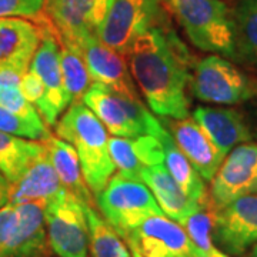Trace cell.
<instances>
[{
	"instance_id": "cell-1",
	"label": "cell",
	"mask_w": 257,
	"mask_h": 257,
	"mask_svg": "<svg viewBox=\"0 0 257 257\" xmlns=\"http://www.w3.org/2000/svg\"><path fill=\"white\" fill-rule=\"evenodd\" d=\"M124 59L150 110L166 119L189 117L187 86L196 63L170 20L139 36Z\"/></svg>"
},
{
	"instance_id": "cell-2",
	"label": "cell",
	"mask_w": 257,
	"mask_h": 257,
	"mask_svg": "<svg viewBox=\"0 0 257 257\" xmlns=\"http://www.w3.org/2000/svg\"><path fill=\"white\" fill-rule=\"evenodd\" d=\"M56 136L74 147L84 182L96 197L116 170L109 153L106 127L82 100L73 101L56 123Z\"/></svg>"
},
{
	"instance_id": "cell-3",
	"label": "cell",
	"mask_w": 257,
	"mask_h": 257,
	"mask_svg": "<svg viewBox=\"0 0 257 257\" xmlns=\"http://www.w3.org/2000/svg\"><path fill=\"white\" fill-rule=\"evenodd\" d=\"M193 46L236 60L233 13L223 0H163Z\"/></svg>"
},
{
	"instance_id": "cell-4",
	"label": "cell",
	"mask_w": 257,
	"mask_h": 257,
	"mask_svg": "<svg viewBox=\"0 0 257 257\" xmlns=\"http://www.w3.org/2000/svg\"><path fill=\"white\" fill-rule=\"evenodd\" d=\"M82 101L116 138H159L166 130L140 97L120 94L100 83L93 82Z\"/></svg>"
},
{
	"instance_id": "cell-5",
	"label": "cell",
	"mask_w": 257,
	"mask_h": 257,
	"mask_svg": "<svg viewBox=\"0 0 257 257\" xmlns=\"http://www.w3.org/2000/svg\"><path fill=\"white\" fill-rule=\"evenodd\" d=\"M101 214L123 237L147 219L165 214L150 189L142 180L121 175L111 176L107 186L96 196Z\"/></svg>"
},
{
	"instance_id": "cell-6",
	"label": "cell",
	"mask_w": 257,
	"mask_h": 257,
	"mask_svg": "<svg viewBox=\"0 0 257 257\" xmlns=\"http://www.w3.org/2000/svg\"><path fill=\"white\" fill-rule=\"evenodd\" d=\"M190 89L197 100L213 104H240L257 94V83L229 59L210 55L197 60Z\"/></svg>"
},
{
	"instance_id": "cell-7",
	"label": "cell",
	"mask_w": 257,
	"mask_h": 257,
	"mask_svg": "<svg viewBox=\"0 0 257 257\" xmlns=\"http://www.w3.org/2000/svg\"><path fill=\"white\" fill-rule=\"evenodd\" d=\"M49 247L57 257H87L86 204L66 189L43 206Z\"/></svg>"
},
{
	"instance_id": "cell-8",
	"label": "cell",
	"mask_w": 257,
	"mask_h": 257,
	"mask_svg": "<svg viewBox=\"0 0 257 257\" xmlns=\"http://www.w3.org/2000/svg\"><path fill=\"white\" fill-rule=\"evenodd\" d=\"M167 20L170 19L163 0H111L97 37L124 56L139 36Z\"/></svg>"
},
{
	"instance_id": "cell-9",
	"label": "cell",
	"mask_w": 257,
	"mask_h": 257,
	"mask_svg": "<svg viewBox=\"0 0 257 257\" xmlns=\"http://www.w3.org/2000/svg\"><path fill=\"white\" fill-rule=\"evenodd\" d=\"M35 22L40 29L42 40L29 70L37 74L45 87V96L37 111L47 126H55L59 117L70 106L60 70V43L57 32L46 15L42 13Z\"/></svg>"
},
{
	"instance_id": "cell-10",
	"label": "cell",
	"mask_w": 257,
	"mask_h": 257,
	"mask_svg": "<svg viewBox=\"0 0 257 257\" xmlns=\"http://www.w3.org/2000/svg\"><path fill=\"white\" fill-rule=\"evenodd\" d=\"M121 239L143 257H200L186 230L165 214L147 219Z\"/></svg>"
},
{
	"instance_id": "cell-11",
	"label": "cell",
	"mask_w": 257,
	"mask_h": 257,
	"mask_svg": "<svg viewBox=\"0 0 257 257\" xmlns=\"http://www.w3.org/2000/svg\"><path fill=\"white\" fill-rule=\"evenodd\" d=\"M213 241L227 256H240L257 243V194H247L214 210Z\"/></svg>"
},
{
	"instance_id": "cell-12",
	"label": "cell",
	"mask_w": 257,
	"mask_h": 257,
	"mask_svg": "<svg viewBox=\"0 0 257 257\" xmlns=\"http://www.w3.org/2000/svg\"><path fill=\"white\" fill-rule=\"evenodd\" d=\"M247 194H257V145L243 143L224 157L213 177L210 200L217 210Z\"/></svg>"
},
{
	"instance_id": "cell-13",
	"label": "cell",
	"mask_w": 257,
	"mask_h": 257,
	"mask_svg": "<svg viewBox=\"0 0 257 257\" xmlns=\"http://www.w3.org/2000/svg\"><path fill=\"white\" fill-rule=\"evenodd\" d=\"M111 0H46L45 15L60 42L79 46L97 30L110 8Z\"/></svg>"
},
{
	"instance_id": "cell-14",
	"label": "cell",
	"mask_w": 257,
	"mask_h": 257,
	"mask_svg": "<svg viewBox=\"0 0 257 257\" xmlns=\"http://www.w3.org/2000/svg\"><path fill=\"white\" fill-rule=\"evenodd\" d=\"M77 47L84 57L92 82L104 84L120 94L139 97L124 56L106 46L96 35L86 37Z\"/></svg>"
},
{
	"instance_id": "cell-15",
	"label": "cell",
	"mask_w": 257,
	"mask_h": 257,
	"mask_svg": "<svg viewBox=\"0 0 257 257\" xmlns=\"http://www.w3.org/2000/svg\"><path fill=\"white\" fill-rule=\"evenodd\" d=\"M16 206V217L0 257H47V241L43 204L23 203Z\"/></svg>"
},
{
	"instance_id": "cell-16",
	"label": "cell",
	"mask_w": 257,
	"mask_h": 257,
	"mask_svg": "<svg viewBox=\"0 0 257 257\" xmlns=\"http://www.w3.org/2000/svg\"><path fill=\"white\" fill-rule=\"evenodd\" d=\"M192 116L223 157L227 156L236 146L253 140L247 117L237 109L199 106Z\"/></svg>"
},
{
	"instance_id": "cell-17",
	"label": "cell",
	"mask_w": 257,
	"mask_h": 257,
	"mask_svg": "<svg viewBox=\"0 0 257 257\" xmlns=\"http://www.w3.org/2000/svg\"><path fill=\"white\" fill-rule=\"evenodd\" d=\"M169 133L175 140L176 146L190 162L194 170L204 182H211L224 157L213 145L209 136L193 119H167Z\"/></svg>"
},
{
	"instance_id": "cell-18",
	"label": "cell",
	"mask_w": 257,
	"mask_h": 257,
	"mask_svg": "<svg viewBox=\"0 0 257 257\" xmlns=\"http://www.w3.org/2000/svg\"><path fill=\"white\" fill-rule=\"evenodd\" d=\"M40 40L36 23L22 18H0V70L29 72Z\"/></svg>"
},
{
	"instance_id": "cell-19",
	"label": "cell",
	"mask_w": 257,
	"mask_h": 257,
	"mask_svg": "<svg viewBox=\"0 0 257 257\" xmlns=\"http://www.w3.org/2000/svg\"><path fill=\"white\" fill-rule=\"evenodd\" d=\"M64 187L60 183L55 167L50 162L46 147V152L29 166L22 177L15 183L9 184L8 203H39L45 206Z\"/></svg>"
},
{
	"instance_id": "cell-20",
	"label": "cell",
	"mask_w": 257,
	"mask_h": 257,
	"mask_svg": "<svg viewBox=\"0 0 257 257\" xmlns=\"http://www.w3.org/2000/svg\"><path fill=\"white\" fill-rule=\"evenodd\" d=\"M140 180L153 193L157 204L160 206L165 216L177 221L179 224L189 216H192L193 213L203 207H207L190 199L182 190V187L176 183V180L167 172L165 165L146 167L142 172Z\"/></svg>"
},
{
	"instance_id": "cell-21",
	"label": "cell",
	"mask_w": 257,
	"mask_h": 257,
	"mask_svg": "<svg viewBox=\"0 0 257 257\" xmlns=\"http://www.w3.org/2000/svg\"><path fill=\"white\" fill-rule=\"evenodd\" d=\"M45 145L62 186L84 204L94 206L92 192L84 182L80 160L74 147L53 135L47 139Z\"/></svg>"
},
{
	"instance_id": "cell-22",
	"label": "cell",
	"mask_w": 257,
	"mask_h": 257,
	"mask_svg": "<svg viewBox=\"0 0 257 257\" xmlns=\"http://www.w3.org/2000/svg\"><path fill=\"white\" fill-rule=\"evenodd\" d=\"M159 140L162 142V146L165 150V167L170 176L176 180L190 199L197 202L202 206H210V194L207 193L206 184L200 175L194 170V167L190 165V162L186 159L183 153L176 146L175 140L169 130L166 128L165 132L159 136Z\"/></svg>"
},
{
	"instance_id": "cell-23",
	"label": "cell",
	"mask_w": 257,
	"mask_h": 257,
	"mask_svg": "<svg viewBox=\"0 0 257 257\" xmlns=\"http://www.w3.org/2000/svg\"><path fill=\"white\" fill-rule=\"evenodd\" d=\"M45 152V142L28 140L0 132V173L9 184L15 183Z\"/></svg>"
},
{
	"instance_id": "cell-24",
	"label": "cell",
	"mask_w": 257,
	"mask_h": 257,
	"mask_svg": "<svg viewBox=\"0 0 257 257\" xmlns=\"http://www.w3.org/2000/svg\"><path fill=\"white\" fill-rule=\"evenodd\" d=\"M231 13L236 60L257 69V0H239Z\"/></svg>"
},
{
	"instance_id": "cell-25",
	"label": "cell",
	"mask_w": 257,
	"mask_h": 257,
	"mask_svg": "<svg viewBox=\"0 0 257 257\" xmlns=\"http://www.w3.org/2000/svg\"><path fill=\"white\" fill-rule=\"evenodd\" d=\"M89 226V250L92 257H132L126 241L94 206L86 204Z\"/></svg>"
},
{
	"instance_id": "cell-26",
	"label": "cell",
	"mask_w": 257,
	"mask_h": 257,
	"mask_svg": "<svg viewBox=\"0 0 257 257\" xmlns=\"http://www.w3.org/2000/svg\"><path fill=\"white\" fill-rule=\"evenodd\" d=\"M60 70L67 99L70 104L80 101L89 90L92 79L80 49L67 42H60Z\"/></svg>"
},
{
	"instance_id": "cell-27",
	"label": "cell",
	"mask_w": 257,
	"mask_h": 257,
	"mask_svg": "<svg viewBox=\"0 0 257 257\" xmlns=\"http://www.w3.org/2000/svg\"><path fill=\"white\" fill-rule=\"evenodd\" d=\"M213 219H214V207L213 204L203 207L186 220L180 223V226L186 230L189 237L192 239L194 246L199 248L200 257H204L211 248L216 247L213 244Z\"/></svg>"
},
{
	"instance_id": "cell-28",
	"label": "cell",
	"mask_w": 257,
	"mask_h": 257,
	"mask_svg": "<svg viewBox=\"0 0 257 257\" xmlns=\"http://www.w3.org/2000/svg\"><path fill=\"white\" fill-rule=\"evenodd\" d=\"M109 153L114 167L119 170V175L132 180H140L145 166L135 152L133 139L109 138Z\"/></svg>"
},
{
	"instance_id": "cell-29",
	"label": "cell",
	"mask_w": 257,
	"mask_h": 257,
	"mask_svg": "<svg viewBox=\"0 0 257 257\" xmlns=\"http://www.w3.org/2000/svg\"><path fill=\"white\" fill-rule=\"evenodd\" d=\"M0 106L35 124H46L36 107L23 96L20 83H0Z\"/></svg>"
},
{
	"instance_id": "cell-30",
	"label": "cell",
	"mask_w": 257,
	"mask_h": 257,
	"mask_svg": "<svg viewBox=\"0 0 257 257\" xmlns=\"http://www.w3.org/2000/svg\"><path fill=\"white\" fill-rule=\"evenodd\" d=\"M0 132L28 140H36V142H46L52 136L47 124L30 123L28 120L16 116L8 109H5L3 106H0Z\"/></svg>"
},
{
	"instance_id": "cell-31",
	"label": "cell",
	"mask_w": 257,
	"mask_h": 257,
	"mask_svg": "<svg viewBox=\"0 0 257 257\" xmlns=\"http://www.w3.org/2000/svg\"><path fill=\"white\" fill-rule=\"evenodd\" d=\"M133 147L145 169L165 163V150L162 146V142L155 136L146 135V136L133 138Z\"/></svg>"
},
{
	"instance_id": "cell-32",
	"label": "cell",
	"mask_w": 257,
	"mask_h": 257,
	"mask_svg": "<svg viewBox=\"0 0 257 257\" xmlns=\"http://www.w3.org/2000/svg\"><path fill=\"white\" fill-rule=\"evenodd\" d=\"M46 0H0V18L37 19Z\"/></svg>"
},
{
	"instance_id": "cell-33",
	"label": "cell",
	"mask_w": 257,
	"mask_h": 257,
	"mask_svg": "<svg viewBox=\"0 0 257 257\" xmlns=\"http://www.w3.org/2000/svg\"><path fill=\"white\" fill-rule=\"evenodd\" d=\"M20 90L23 93V96L28 99L35 107H39V104L43 100V96H45V87L40 82V79L37 77V74L33 72H26V73L22 76V80H20Z\"/></svg>"
},
{
	"instance_id": "cell-34",
	"label": "cell",
	"mask_w": 257,
	"mask_h": 257,
	"mask_svg": "<svg viewBox=\"0 0 257 257\" xmlns=\"http://www.w3.org/2000/svg\"><path fill=\"white\" fill-rule=\"evenodd\" d=\"M15 217H16V206L15 204L6 203L0 207V253L5 247V243L9 236Z\"/></svg>"
},
{
	"instance_id": "cell-35",
	"label": "cell",
	"mask_w": 257,
	"mask_h": 257,
	"mask_svg": "<svg viewBox=\"0 0 257 257\" xmlns=\"http://www.w3.org/2000/svg\"><path fill=\"white\" fill-rule=\"evenodd\" d=\"M8 193H9V182L0 173V197H5L8 200Z\"/></svg>"
},
{
	"instance_id": "cell-36",
	"label": "cell",
	"mask_w": 257,
	"mask_h": 257,
	"mask_svg": "<svg viewBox=\"0 0 257 257\" xmlns=\"http://www.w3.org/2000/svg\"><path fill=\"white\" fill-rule=\"evenodd\" d=\"M248 126H250V130H251V136H253V140H257V107L256 111H254V117L253 120H248Z\"/></svg>"
},
{
	"instance_id": "cell-37",
	"label": "cell",
	"mask_w": 257,
	"mask_h": 257,
	"mask_svg": "<svg viewBox=\"0 0 257 257\" xmlns=\"http://www.w3.org/2000/svg\"><path fill=\"white\" fill-rule=\"evenodd\" d=\"M204 257H229V256H227L226 253H223V251L219 250L217 247H213Z\"/></svg>"
},
{
	"instance_id": "cell-38",
	"label": "cell",
	"mask_w": 257,
	"mask_h": 257,
	"mask_svg": "<svg viewBox=\"0 0 257 257\" xmlns=\"http://www.w3.org/2000/svg\"><path fill=\"white\" fill-rule=\"evenodd\" d=\"M130 251H132V257H143L142 254H140V253H139V251H136L135 248H130Z\"/></svg>"
},
{
	"instance_id": "cell-39",
	"label": "cell",
	"mask_w": 257,
	"mask_h": 257,
	"mask_svg": "<svg viewBox=\"0 0 257 257\" xmlns=\"http://www.w3.org/2000/svg\"><path fill=\"white\" fill-rule=\"evenodd\" d=\"M250 257H257V243L253 246V250H251V253H250Z\"/></svg>"
},
{
	"instance_id": "cell-40",
	"label": "cell",
	"mask_w": 257,
	"mask_h": 257,
	"mask_svg": "<svg viewBox=\"0 0 257 257\" xmlns=\"http://www.w3.org/2000/svg\"><path fill=\"white\" fill-rule=\"evenodd\" d=\"M6 203H8V200H6L5 197H0V207H2L3 204H6Z\"/></svg>"
}]
</instances>
